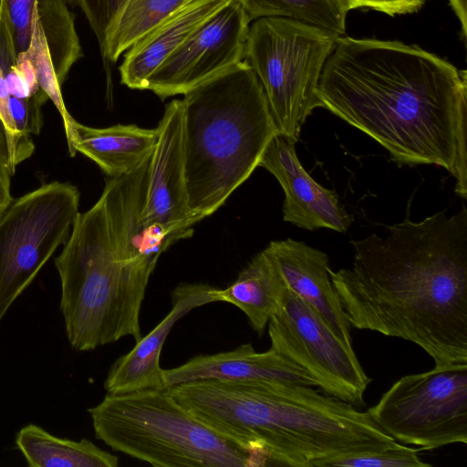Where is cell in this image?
<instances>
[{
    "label": "cell",
    "mask_w": 467,
    "mask_h": 467,
    "mask_svg": "<svg viewBox=\"0 0 467 467\" xmlns=\"http://www.w3.org/2000/svg\"><path fill=\"white\" fill-rule=\"evenodd\" d=\"M319 107L379 143L399 165L433 164L467 197V77L400 41L340 36L321 72Z\"/></svg>",
    "instance_id": "1"
},
{
    "label": "cell",
    "mask_w": 467,
    "mask_h": 467,
    "mask_svg": "<svg viewBox=\"0 0 467 467\" xmlns=\"http://www.w3.org/2000/svg\"><path fill=\"white\" fill-rule=\"evenodd\" d=\"M329 276L351 327L418 345L437 368L467 364V209L352 240Z\"/></svg>",
    "instance_id": "2"
},
{
    "label": "cell",
    "mask_w": 467,
    "mask_h": 467,
    "mask_svg": "<svg viewBox=\"0 0 467 467\" xmlns=\"http://www.w3.org/2000/svg\"><path fill=\"white\" fill-rule=\"evenodd\" d=\"M192 414L265 466L323 467L398 443L367 411L311 386L197 380L168 388Z\"/></svg>",
    "instance_id": "3"
},
{
    "label": "cell",
    "mask_w": 467,
    "mask_h": 467,
    "mask_svg": "<svg viewBox=\"0 0 467 467\" xmlns=\"http://www.w3.org/2000/svg\"><path fill=\"white\" fill-rule=\"evenodd\" d=\"M182 103L188 207L197 223L251 176L278 130L244 60L186 91Z\"/></svg>",
    "instance_id": "4"
},
{
    "label": "cell",
    "mask_w": 467,
    "mask_h": 467,
    "mask_svg": "<svg viewBox=\"0 0 467 467\" xmlns=\"http://www.w3.org/2000/svg\"><path fill=\"white\" fill-rule=\"evenodd\" d=\"M61 283L60 311L70 345L93 350L125 337H142L140 314L148 284L119 262L101 197L78 213L54 260Z\"/></svg>",
    "instance_id": "5"
},
{
    "label": "cell",
    "mask_w": 467,
    "mask_h": 467,
    "mask_svg": "<svg viewBox=\"0 0 467 467\" xmlns=\"http://www.w3.org/2000/svg\"><path fill=\"white\" fill-rule=\"evenodd\" d=\"M88 411L97 439L153 466H265L258 455L192 414L167 388L107 393Z\"/></svg>",
    "instance_id": "6"
},
{
    "label": "cell",
    "mask_w": 467,
    "mask_h": 467,
    "mask_svg": "<svg viewBox=\"0 0 467 467\" xmlns=\"http://www.w3.org/2000/svg\"><path fill=\"white\" fill-rule=\"evenodd\" d=\"M337 36L285 17H260L249 26L243 60L263 87L278 133L296 143L319 107L321 72Z\"/></svg>",
    "instance_id": "7"
},
{
    "label": "cell",
    "mask_w": 467,
    "mask_h": 467,
    "mask_svg": "<svg viewBox=\"0 0 467 467\" xmlns=\"http://www.w3.org/2000/svg\"><path fill=\"white\" fill-rule=\"evenodd\" d=\"M79 198L75 185L55 181L13 199L0 214V322L67 242Z\"/></svg>",
    "instance_id": "8"
},
{
    "label": "cell",
    "mask_w": 467,
    "mask_h": 467,
    "mask_svg": "<svg viewBox=\"0 0 467 467\" xmlns=\"http://www.w3.org/2000/svg\"><path fill=\"white\" fill-rule=\"evenodd\" d=\"M367 412L397 441L421 450L467 443V364L406 375Z\"/></svg>",
    "instance_id": "9"
},
{
    "label": "cell",
    "mask_w": 467,
    "mask_h": 467,
    "mask_svg": "<svg viewBox=\"0 0 467 467\" xmlns=\"http://www.w3.org/2000/svg\"><path fill=\"white\" fill-rule=\"evenodd\" d=\"M267 327L271 348L305 369L323 393L355 407L365 405L364 395L372 379L353 347L344 343L286 284Z\"/></svg>",
    "instance_id": "10"
},
{
    "label": "cell",
    "mask_w": 467,
    "mask_h": 467,
    "mask_svg": "<svg viewBox=\"0 0 467 467\" xmlns=\"http://www.w3.org/2000/svg\"><path fill=\"white\" fill-rule=\"evenodd\" d=\"M251 21L237 0L199 26L148 78L146 88L161 99L186 91L244 58Z\"/></svg>",
    "instance_id": "11"
},
{
    "label": "cell",
    "mask_w": 467,
    "mask_h": 467,
    "mask_svg": "<svg viewBox=\"0 0 467 467\" xmlns=\"http://www.w3.org/2000/svg\"><path fill=\"white\" fill-rule=\"evenodd\" d=\"M150 161L126 174L109 177L100 195L119 262L128 274L147 284L160 255L185 239L144 220Z\"/></svg>",
    "instance_id": "12"
},
{
    "label": "cell",
    "mask_w": 467,
    "mask_h": 467,
    "mask_svg": "<svg viewBox=\"0 0 467 467\" xmlns=\"http://www.w3.org/2000/svg\"><path fill=\"white\" fill-rule=\"evenodd\" d=\"M157 129L143 217L149 223L188 238L195 223L188 207L182 99H173L165 106Z\"/></svg>",
    "instance_id": "13"
},
{
    "label": "cell",
    "mask_w": 467,
    "mask_h": 467,
    "mask_svg": "<svg viewBox=\"0 0 467 467\" xmlns=\"http://www.w3.org/2000/svg\"><path fill=\"white\" fill-rule=\"evenodd\" d=\"M259 166L273 174L284 191V221L309 231L348 230L352 215L340 204L335 191L324 188L306 172L296 155V142L277 133L265 148Z\"/></svg>",
    "instance_id": "14"
},
{
    "label": "cell",
    "mask_w": 467,
    "mask_h": 467,
    "mask_svg": "<svg viewBox=\"0 0 467 467\" xmlns=\"http://www.w3.org/2000/svg\"><path fill=\"white\" fill-rule=\"evenodd\" d=\"M213 286L181 284L171 294V309L167 316L135 346L110 367L104 382L107 393L165 389L160 358L164 342L174 324L192 309L213 303Z\"/></svg>",
    "instance_id": "15"
},
{
    "label": "cell",
    "mask_w": 467,
    "mask_h": 467,
    "mask_svg": "<svg viewBox=\"0 0 467 467\" xmlns=\"http://www.w3.org/2000/svg\"><path fill=\"white\" fill-rule=\"evenodd\" d=\"M165 388L197 380L289 382L317 386L301 367L270 348L256 352L251 343L215 354L199 355L173 368L163 369Z\"/></svg>",
    "instance_id": "16"
},
{
    "label": "cell",
    "mask_w": 467,
    "mask_h": 467,
    "mask_svg": "<svg viewBox=\"0 0 467 467\" xmlns=\"http://www.w3.org/2000/svg\"><path fill=\"white\" fill-rule=\"evenodd\" d=\"M265 250L286 285L314 308L344 343L352 346L351 326L330 280L328 255L291 238L272 241Z\"/></svg>",
    "instance_id": "17"
},
{
    "label": "cell",
    "mask_w": 467,
    "mask_h": 467,
    "mask_svg": "<svg viewBox=\"0 0 467 467\" xmlns=\"http://www.w3.org/2000/svg\"><path fill=\"white\" fill-rule=\"evenodd\" d=\"M229 0H192L136 42L119 68L120 81L145 89L148 78L183 41Z\"/></svg>",
    "instance_id": "18"
},
{
    "label": "cell",
    "mask_w": 467,
    "mask_h": 467,
    "mask_svg": "<svg viewBox=\"0 0 467 467\" xmlns=\"http://www.w3.org/2000/svg\"><path fill=\"white\" fill-rule=\"evenodd\" d=\"M68 152H80L92 160L109 177L126 174L150 158L158 140V129L135 124L92 128L74 121Z\"/></svg>",
    "instance_id": "19"
},
{
    "label": "cell",
    "mask_w": 467,
    "mask_h": 467,
    "mask_svg": "<svg viewBox=\"0 0 467 467\" xmlns=\"http://www.w3.org/2000/svg\"><path fill=\"white\" fill-rule=\"evenodd\" d=\"M285 287L276 265L264 249L254 255L236 280L223 289L213 288V302H226L240 308L252 328L262 336L278 308Z\"/></svg>",
    "instance_id": "20"
},
{
    "label": "cell",
    "mask_w": 467,
    "mask_h": 467,
    "mask_svg": "<svg viewBox=\"0 0 467 467\" xmlns=\"http://www.w3.org/2000/svg\"><path fill=\"white\" fill-rule=\"evenodd\" d=\"M16 444L30 467H117L119 458L92 441H72L35 424L23 427Z\"/></svg>",
    "instance_id": "21"
},
{
    "label": "cell",
    "mask_w": 467,
    "mask_h": 467,
    "mask_svg": "<svg viewBox=\"0 0 467 467\" xmlns=\"http://www.w3.org/2000/svg\"><path fill=\"white\" fill-rule=\"evenodd\" d=\"M192 0H129L106 44L105 67Z\"/></svg>",
    "instance_id": "22"
},
{
    "label": "cell",
    "mask_w": 467,
    "mask_h": 467,
    "mask_svg": "<svg viewBox=\"0 0 467 467\" xmlns=\"http://www.w3.org/2000/svg\"><path fill=\"white\" fill-rule=\"evenodd\" d=\"M34 11L62 85L72 66L83 56L75 27V16L65 0H37Z\"/></svg>",
    "instance_id": "23"
},
{
    "label": "cell",
    "mask_w": 467,
    "mask_h": 467,
    "mask_svg": "<svg viewBox=\"0 0 467 467\" xmlns=\"http://www.w3.org/2000/svg\"><path fill=\"white\" fill-rule=\"evenodd\" d=\"M252 22L260 17H285L333 32L346 34L345 10L340 0H237Z\"/></svg>",
    "instance_id": "24"
},
{
    "label": "cell",
    "mask_w": 467,
    "mask_h": 467,
    "mask_svg": "<svg viewBox=\"0 0 467 467\" xmlns=\"http://www.w3.org/2000/svg\"><path fill=\"white\" fill-rule=\"evenodd\" d=\"M26 51L36 68L40 88L47 95L48 99H51L61 116L68 148L73 140V125L76 119L69 114L65 105L61 93V85L50 57L44 33L35 11L33 12L32 17L30 42Z\"/></svg>",
    "instance_id": "25"
},
{
    "label": "cell",
    "mask_w": 467,
    "mask_h": 467,
    "mask_svg": "<svg viewBox=\"0 0 467 467\" xmlns=\"http://www.w3.org/2000/svg\"><path fill=\"white\" fill-rule=\"evenodd\" d=\"M419 449L399 442L393 446L328 460L323 467H431L419 456Z\"/></svg>",
    "instance_id": "26"
},
{
    "label": "cell",
    "mask_w": 467,
    "mask_h": 467,
    "mask_svg": "<svg viewBox=\"0 0 467 467\" xmlns=\"http://www.w3.org/2000/svg\"><path fill=\"white\" fill-rule=\"evenodd\" d=\"M70 5L78 6L94 32L101 57L106 44L120 13L129 0H65Z\"/></svg>",
    "instance_id": "27"
},
{
    "label": "cell",
    "mask_w": 467,
    "mask_h": 467,
    "mask_svg": "<svg viewBox=\"0 0 467 467\" xmlns=\"http://www.w3.org/2000/svg\"><path fill=\"white\" fill-rule=\"evenodd\" d=\"M47 99V95L42 89L27 99L10 97V111L16 131L23 143L33 150L35 145L31 135H38L42 130V107Z\"/></svg>",
    "instance_id": "28"
},
{
    "label": "cell",
    "mask_w": 467,
    "mask_h": 467,
    "mask_svg": "<svg viewBox=\"0 0 467 467\" xmlns=\"http://www.w3.org/2000/svg\"><path fill=\"white\" fill-rule=\"evenodd\" d=\"M10 97L4 70L0 65V120L6 133L10 166L15 174L16 166L29 158L34 150L23 143L16 131L10 111Z\"/></svg>",
    "instance_id": "29"
},
{
    "label": "cell",
    "mask_w": 467,
    "mask_h": 467,
    "mask_svg": "<svg viewBox=\"0 0 467 467\" xmlns=\"http://www.w3.org/2000/svg\"><path fill=\"white\" fill-rule=\"evenodd\" d=\"M16 54L26 51L31 37L32 17L37 0H5Z\"/></svg>",
    "instance_id": "30"
},
{
    "label": "cell",
    "mask_w": 467,
    "mask_h": 467,
    "mask_svg": "<svg viewBox=\"0 0 467 467\" xmlns=\"http://www.w3.org/2000/svg\"><path fill=\"white\" fill-rule=\"evenodd\" d=\"M347 12L356 8H369L389 16L418 11L425 0H340Z\"/></svg>",
    "instance_id": "31"
},
{
    "label": "cell",
    "mask_w": 467,
    "mask_h": 467,
    "mask_svg": "<svg viewBox=\"0 0 467 467\" xmlns=\"http://www.w3.org/2000/svg\"><path fill=\"white\" fill-rule=\"evenodd\" d=\"M13 175L14 172L10 166L6 133L0 120V214L13 200L10 192L11 177Z\"/></svg>",
    "instance_id": "32"
},
{
    "label": "cell",
    "mask_w": 467,
    "mask_h": 467,
    "mask_svg": "<svg viewBox=\"0 0 467 467\" xmlns=\"http://www.w3.org/2000/svg\"><path fill=\"white\" fill-rule=\"evenodd\" d=\"M16 65L26 82L32 96L37 93L41 88L37 81L36 68L26 51L16 54Z\"/></svg>",
    "instance_id": "33"
},
{
    "label": "cell",
    "mask_w": 467,
    "mask_h": 467,
    "mask_svg": "<svg viewBox=\"0 0 467 467\" xmlns=\"http://www.w3.org/2000/svg\"><path fill=\"white\" fill-rule=\"evenodd\" d=\"M458 20L461 23L462 36L466 39L467 36V7L466 0H449Z\"/></svg>",
    "instance_id": "34"
}]
</instances>
